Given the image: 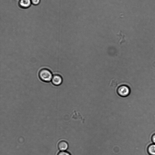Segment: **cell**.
Returning a JSON list of instances; mask_svg holds the SVG:
<instances>
[{
    "mask_svg": "<svg viewBox=\"0 0 155 155\" xmlns=\"http://www.w3.org/2000/svg\"><path fill=\"white\" fill-rule=\"evenodd\" d=\"M152 141L153 143L155 144V134L152 136Z\"/></svg>",
    "mask_w": 155,
    "mask_h": 155,
    "instance_id": "9c48e42d",
    "label": "cell"
},
{
    "mask_svg": "<svg viewBox=\"0 0 155 155\" xmlns=\"http://www.w3.org/2000/svg\"><path fill=\"white\" fill-rule=\"evenodd\" d=\"M31 4V0H20L19 2V6L22 8H29Z\"/></svg>",
    "mask_w": 155,
    "mask_h": 155,
    "instance_id": "5b68a950",
    "label": "cell"
},
{
    "mask_svg": "<svg viewBox=\"0 0 155 155\" xmlns=\"http://www.w3.org/2000/svg\"><path fill=\"white\" fill-rule=\"evenodd\" d=\"M68 143L64 140L60 141L58 144V147L61 151H65L68 148Z\"/></svg>",
    "mask_w": 155,
    "mask_h": 155,
    "instance_id": "277c9868",
    "label": "cell"
},
{
    "mask_svg": "<svg viewBox=\"0 0 155 155\" xmlns=\"http://www.w3.org/2000/svg\"><path fill=\"white\" fill-rule=\"evenodd\" d=\"M57 155H71V154L68 152L66 151H61L59 152Z\"/></svg>",
    "mask_w": 155,
    "mask_h": 155,
    "instance_id": "52a82bcc",
    "label": "cell"
},
{
    "mask_svg": "<svg viewBox=\"0 0 155 155\" xmlns=\"http://www.w3.org/2000/svg\"><path fill=\"white\" fill-rule=\"evenodd\" d=\"M32 4L34 5H37L39 4L40 0H31Z\"/></svg>",
    "mask_w": 155,
    "mask_h": 155,
    "instance_id": "ba28073f",
    "label": "cell"
},
{
    "mask_svg": "<svg viewBox=\"0 0 155 155\" xmlns=\"http://www.w3.org/2000/svg\"><path fill=\"white\" fill-rule=\"evenodd\" d=\"M62 80V78L60 75L55 74L53 76L51 81L53 85L59 86L61 84Z\"/></svg>",
    "mask_w": 155,
    "mask_h": 155,
    "instance_id": "3957f363",
    "label": "cell"
},
{
    "mask_svg": "<svg viewBox=\"0 0 155 155\" xmlns=\"http://www.w3.org/2000/svg\"><path fill=\"white\" fill-rule=\"evenodd\" d=\"M38 76L42 81L48 82L51 80L53 76L51 72L46 68H43L39 71Z\"/></svg>",
    "mask_w": 155,
    "mask_h": 155,
    "instance_id": "6da1fadb",
    "label": "cell"
},
{
    "mask_svg": "<svg viewBox=\"0 0 155 155\" xmlns=\"http://www.w3.org/2000/svg\"><path fill=\"white\" fill-rule=\"evenodd\" d=\"M130 90L127 86L123 85L119 86L117 89V93L118 95L122 97H126L130 94Z\"/></svg>",
    "mask_w": 155,
    "mask_h": 155,
    "instance_id": "7a4b0ae2",
    "label": "cell"
},
{
    "mask_svg": "<svg viewBox=\"0 0 155 155\" xmlns=\"http://www.w3.org/2000/svg\"><path fill=\"white\" fill-rule=\"evenodd\" d=\"M147 151L150 155H155V144H150L148 147Z\"/></svg>",
    "mask_w": 155,
    "mask_h": 155,
    "instance_id": "8992f818",
    "label": "cell"
}]
</instances>
